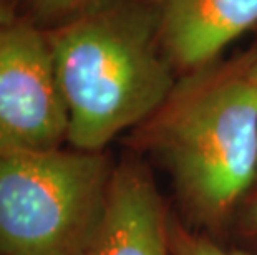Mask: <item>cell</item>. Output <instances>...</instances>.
Returning <instances> with one entry per match:
<instances>
[{
	"mask_svg": "<svg viewBox=\"0 0 257 255\" xmlns=\"http://www.w3.org/2000/svg\"><path fill=\"white\" fill-rule=\"evenodd\" d=\"M247 72H249L250 80H252L257 86V53L247 57Z\"/></svg>",
	"mask_w": 257,
	"mask_h": 255,
	"instance_id": "obj_11",
	"label": "cell"
},
{
	"mask_svg": "<svg viewBox=\"0 0 257 255\" xmlns=\"http://www.w3.org/2000/svg\"><path fill=\"white\" fill-rule=\"evenodd\" d=\"M257 25V0H161L156 27L174 68H206Z\"/></svg>",
	"mask_w": 257,
	"mask_h": 255,
	"instance_id": "obj_6",
	"label": "cell"
},
{
	"mask_svg": "<svg viewBox=\"0 0 257 255\" xmlns=\"http://www.w3.org/2000/svg\"><path fill=\"white\" fill-rule=\"evenodd\" d=\"M236 245L249 255H257V179L240 205L232 225Z\"/></svg>",
	"mask_w": 257,
	"mask_h": 255,
	"instance_id": "obj_9",
	"label": "cell"
},
{
	"mask_svg": "<svg viewBox=\"0 0 257 255\" xmlns=\"http://www.w3.org/2000/svg\"><path fill=\"white\" fill-rule=\"evenodd\" d=\"M114 164L106 151L0 156V255H86Z\"/></svg>",
	"mask_w": 257,
	"mask_h": 255,
	"instance_id": "obj_3",
	"label": "cell"
},
{
	"mask_svg": "<svg viewBox=\"0 0 257 255\" xmlns=\"http://www.w3.org/2000/svg\"><path fill=\"white\" fill-rule=\"evenodd\" d=\"M17 17V10H15L12 0H0V25L7 24Z\"/></svg>",
	"mask_w": 257,
	"mask_h": 255,
	"instance_id": "obj_10",
	"label": "cell"
},
{
	"mask_svg": "<svg viewBox=\"0 0 257 255\" xmlns=\"http://www.w3.org/2000/svg\"><path fill=\"white\" fill-rule=\"evenodd\" d=\"M171 212L150 166L135 154L121 157L114 164L101 222L86 255H174Z\"/></svg>",
	"mask_w": 257,
	"mask_h": 255,
	"instance_id": "obj_5",
	"label": "cell"
},
{
	"mask_svg": "<svg viewBox=\"0 0 257 255\" xmlns=\"http://www.w3.org/2000/svg\"><path fill=\"white\" fill-rule=\"evenodd\" d=\"M101 0H12L25 10V19L34 24H50L52 27L83 12Z\"/></svg>",
	"mask_w": 257,
	"mask_h": 255,
	"instance_id": "obj_8",
	"label": "cell"
},
{
	"mask_svg": "<svg viewBox=\"0 0 257 255\" xmlns=\"http://www.w3.org/2000/svg\"><path fill=\"white\" fill-rule=\"evenodd\" d=\"M130 144L168 172L186 224L221 242L257 179V86L247 58L186 73Z\"/></svg>",
	"mask_w": 257,
	"mask_h": 255,
	"instance_id": "obj_1",
	"label": "cell"
},
{
	"mask_svg": "<svg viewBox=\"0 0 257 255\" xmlns=\"http://www.w3.org/2000/svg\"><path fill=\"white\" fill-rule=\"evenodd\" d=\"M45 32L72 149L106 151L155 115L178 83L158 27L133 4L101 0Z\"/></svg>",
	"mask_w": 257,
	"mask_h": 255,
	"instance_id": "obj_2",
	"label": "cell"
},
{
	"mask_svg": "<svg viewBox=\"0 0 257 255\" xmlns=\"http://www.w3.org/2000/svg\"><path fill=\"white\" fill-rule=\"evenodd\" d=\"M169 238L174 255H249L237 247L229 248L216 238L191 229L176 212H171Z\"/></svg>",
	"mask_w": 257,
	"mask_h": 255,
	"instance_id": "obj_7",
	"label": "cell"
},
{
	"mask_svg": "<svg viewBox=\"0 0 257 255\" xmlns=\"http://www.w3.org/2000/svg\"><path fill=\"white\" fill-rule=\"evenodd\" d=\"M68 111L45 29L17 15L0 25V156L67 143Z\"/></svg>",
	"mask_w": 257,
	"mask_h": 255,
	"instance_id": "obj_4",
	"label": "cell"
}]
</instances>
